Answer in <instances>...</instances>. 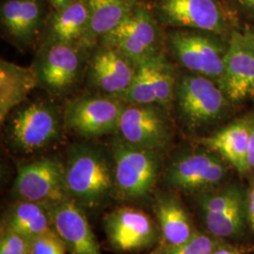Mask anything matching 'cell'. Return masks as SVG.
I'll return each instance as SVG.
<instances>
[{
  "mask_svg": "<svg viewBox=\"0 0 254 254\" xmlns=\"http://www.w3.org/2000/svg\"><path fill=\"white\" fill-rule=\"evenodd\" d=\"M213 254H241L238 253L236 250L230 248V247H226V246L221 245L218 250Z\"/></svg>",
  "mask_w": 254,
  "mask_h": 254,
  "instance_id": "32",
  "label": "cell"
},
{
  "mask_svg": "<svg viewBox=\"0 0 254 254\" xmlns=\"http://www.w3.org/2000/svg\"><path fill=\"white\" fill-rule=\"evenodd\" d=\"M227 100L219 84L209 77L190 73L177 79L173 103L190 128L206 127L218 121L225 113Z\"/></svg>",
  "mask_w": 254,
  "mask_h": 254,
  "instance_id": "3",
  "label": "cell"
},
{
  "mask_svg": "<svg viewBox=\"0 0 254 254\" xmlns=\"http://www.w3.org/2000/svg\"><path fill=\"white\" fill-rule=\"evenodd\" d=\"M43 11L38 0H8L1 8V22L11 42L26 49L36 42Z\"/></svg>",
  "mask_w": 254,
  "mask_h": 254,
  "instance_id": "18",
  "label": "cell"
},
{
  "mask_svg": "<svg viewBox=\"0 0 254 254\" xmlns=\"http://www.w3.org/2000/svg\"><path fill=\"white\" fill-rule=\"evenodd\" d=\"M72 0H51L53 6L57 9H64Z\"/></svg>",
  "mask_w": 254,
  "mask_h": 254,
  "instance_id": "33",
  "label": "cell"
},
{
  "mask_svg": "<svg viewBox=\"0 0 254 254\" xmlns=\"http://www.w3.org/2000/svg\"><path fill=\"white\" fill-rule=\"evenodd\" d=\"M246 210L248 222L254 231V184L246 195Z\"/></svg>",
  "mask_w": 254,
  "mask_h": 254,
  "instance_id": "30",
  "label": "cell"
},
{
  "mask_svg": "<svg viewBox=\"0 0 254 254\" xmlns=\"http://www.w3.org/2000/svg\"><path fill=\"white\" fill-rule=\"evenodd\" d=\"M169 46L183 67L192 73L209 77L221 84L227 47L214 38L189 31H176L169 37Z\"/></svg>",
  "mask_w": 254,
  "mask_h": 254,
  "instance_id": "9",
  "label": "cell"
},
{
  "mask_svg": "<svg viewBox=\"0 0 254 254\" xmlns=\"http://www.w3.org/2000/svg\"><path fill=\"white\" fill-rule=\"evenodd\" d=\"M80 46L44 43L32 65L38 87L55 96L64 95L77 83L83 70L84 58Z\"/></svg>",
  "mask_w": 254,
  "mask_h": 254,
  "instance_id": "5",
  "label": "cell"
},
{
  "mask_svg": "<svg viewBox=\"0 0 254 254\" xmlns=\"http://www.w3.org/2000/svg\"><path fill=\"white\" fill-rule=\"evenodd\" d=\"M243 2L245 3L247 6H249V7L254 9V0H243Z\"/></svg>",
  "mask_w": 254,
  "mask_h": 254,
  "instance_id": "34",
  "label": "cell"
},
{
  "mask_svg": "<svg viewBox=\"0 0 254 254\" xmlns=\"http://www.w3.org/2000/svg\"><path fill=\"white\" fill-rule=\"evenodd\" d=\"M155 211L168 245H181L196 234L189 215L178 200L163 198L157 202Z\"/></svg>",
  "mask_w": 254,
  "mask_h": 254,
  "instance_id": "23",
  "label": "cell"
},
{
  "mask_svg": "<svg viewBox=\"0 0 254 254\" xmlns=\"http://www.w3.org/2000/svg\"><path fill=\"white\" fill-rule=\"evenodd\" d=\"M86 2L90 20L82 44L85 49L100 42L136 8L135 0H86Z\"/></svg>",
  "mask_w": 254,
  "mask_h": 254,
  "instance_id": "21",
  "label": "cell"
},
{
  "mask_svg": "<svg viewBox=\"0 0 254 254\" xmlns=\"http://www.w3.org/2000/svg\"><path fill=\"white\" fill-rule=\"evenodd\" d=\"M66 250L61 236L50 230L30 239L28 254H65Z\"/></svg>",
  "mask_w": 254,
  "mask_h": 254,
  "instance_id": "28",
  "label": "cell"
},
{
  "mask_svg": "<svg viewBox=\"0 0 254 254\" xmlns=\"http://www.w3.org/2000/svg\"><path fill=\"white\" fill-rule=\"evenodd\" d=\"M126 105L125 101L107 95L72 101L64 111L65 126L84 137L116 132Z\"/></svg>",
  "mask_w": 254,
  "mask_h": 254,
  "instance_id": "8",
  "label": "cell"
},
{
  "mask_svg": "<svg viewBox=\"0 0 254 254\" xmlns=\"http://www.w3.org/2000/svg\"><path fill=\"white\" fill-rule=\"evenodd\" d=\"M30 239L6 227L0 240V254H28Z\"/></svg>",
  "mask_w": 254,
  "mask_h": 254,
  "instance_id": "29",
  "label": "cell"
},
{
  "mask_svg": "<svg viewBox=\"0 0 254 254\" xmlns=\"http://www.w3.org/2000/svg\"><path fill=\"white\" fill-rule=\"evenodd\" d=\"M248 34H249V35H250V37H251V38H252V39H253V40H254V31H252V32H249Z\"/></svg>",
  "mask_w": 254,
  "mask_h": 254,
  "instance_id": "35",
  "label": "cell"
},
{
  "mask_svg": "<svg viewBox=\"0 0 254 254\" xmlns=\"http://www.w3.org/2000/svg\"><path fill=\"white\" fill-rule=\"evenodd\" d=\"M51 224L50 213L44 204L25 200L11 209L7 227L31 239L52 230Z\"/></svg>",
  "mask_w": 254,
  "mask_h": 254,
  "instance_id": "24",
  "label": "cell"
},
{
  "mask_svg": "<svg viewBox=\"0 0 254 254\" xmlns=\"http://www.w3.org/2000/svg\"><path fill=\"white\" fill-rule=\"evenodd\" d=\"M136 72V64L112 46L101 45L89 62V81L102 95L124 100Z\"/></svg>",
  "mask_w": 254,
  "mask_h": 254,
  "instance_id": "12",
  "label": "cell"
},
{
  "mask_svg": "<svg viewBox=\"0 0 254 254\" xmlns=\"http://www.w3.org/2000/svg\"><path fill=\"white\" fill-rule=\"evenodd\" d=\"M105 227L110 243L123 252L145 248L153 244L156 237L153 220L134 207H123L110 213Z\"/></svg>",
  "mask_w": 254,
  "mask_h": 254,
  "instance_id": "15",
  "label": "cell"
},
{
  "mask_svg": "<svg viewBox=\"0 0 254 254\" xmlns=\"http://www.w3.org/2000/svg\"><path fill=\"white\" fill-rule=\"evenodd\" d=\"M89 20L90 12L86 0H72L64 9L57 10L45 43L82 46L88 31Z\"/></svg>",
  "mask_w": 254,
  "mask_h": 254,
  "instance_id": "22",
  "label": "cell"
},
{
  "mask_svg": "<svg viewBox=\"0 0 254 254\" xmlns=\"http://www.w3.org/2000/svg\"><path fill=\"white\" fill-rule=\"evenodd\" d=\"M245 198L246 195L240 188L230 186L226 189L217 191L216 193L201 197L200 199V208L203 214L219 213Z\"/></svg>",
  "mask_w": 254,
  "mask_h": 254,
  "instance_id": "26",
  "label": "cell"
},
{
  "mask_svg": "<svg viewBox=\"0 0 254 254\" xmlns=\"http://www.w3.org/2000/svg\"><path fill=\"white\" fill-rule=\"evenodd\" d=\"M226 175L227 167L223 158L210 151L181 156L170 167L167 179L182 190L200 191L218 186Z\"/></svg>",
  "mask_w": 254,
  "mask_h": 254,
  "instance_id": "13",
  "label": "cell"
},
{
  "mask_svg": "<svg viewBox=\"0 0 254 254\" xmlns=\"http://www.w3.org/2000/svg\"><path fill=\"white\" fill-rule=\"evenodd\" d=\"M177 78L173 66L160 51L136 64L134 79L124 101L168 109L174 100Z\"/></svg>",
  "mask_w": 254,
  "mask_h": 254,
  "instance_id": "6",
  "label": "cell"
},
{
  "mask_svg": "<svg viewBox=\"0 0 254 254\" xmlns=\"http://www.w3.org/2000/svg\"><path fill=\"white\" fill-rule=\"evenodd\" d=\"M206 227L218 238H234L240 236L247 219L246 198L219 213L203 214Z\"/></svg>",
  "mask_w": 254,
  "mask_h": 254,
  "instance_id": "25",
  "label": "cell"
},
{
  "mask_svg": "<svg viewBox=\"0 0 254 254\" xmlns=\"http://www.w3.org/2000/svg\"><path fill=\"white\" fill-rule=\"evenodd\" d=\"M9 143L25 154H32L60 139L64 114L50 101H25L6 119Z\"/></svg>",
  "mask_w": 254,
  "mask_h": 254,
  "instance_id": "1",
  "label": "cell"
},
{
  "mask_svg": "<svg viewBox=\"0 0 254 254\" xmlns=\"http://www.w3.org/2000/svg\"><path fill=\"white\" fill-rule=\"evenodd\" d=\"M19 198L50 206L69 199L65 186V167L52 157H43L22 165L14 182Z\"/></svg>",
  "mask_w": 254,
  "mask_h": 254,
  "instance_id": "7",
  "label": "cell"
},
{
  "mask_svg": "<svg viewBox=\"0 0 254 254\" xmlns=\"http://www.w3.org/2000/svg\"><path fill=\"white\" fill-rule=\"evenodd\" d=\"M112 46L137 64L160 52V35L153 16L146 9L135 8L126 19L100 41Z\"/></svg>",
  "mask_w": 254,
  "mask_h": 254,
  "instance_id": "11",
  "label": "cell"
},
{
  "mask_svg": "<svg viewBox=\"0 0 254 254\" xmlns=\"http://www.w3.org/2000/svg\"><path fill=\"white\" fill-rule=\"evenodd\" d=\"M130 145L159 153L170 140V126L165 109L154 105L128 104L116 131Z\"/></svg>",
  "mask_w": 254,
  "mask_h": 254,
  "instance_id": "10",
  "label": "cell"
},
{
  "mask_svg": "<svg viewBox=\"0 0 254 254\" xmlns=\"http://www.w3.org/2000/svg\"><path fill=\"white\" fill-rule=\"evenodd\" d=\"M159 153L130 145L117 138L112 146L114 185L126 198L147 196L159 172Z\"/></svg>",
  "mask_w": 254,
  "mask_h": 254,
  "instance_id": "4",
  "label": "cell"
},
{
  "mask_svg": "<svg viewBox=\"0 0 254 254\" xmlns=\"http://www.w3.org/2000/svg\"><path fill=\"white\" fill-rule=\"evenodd\" d=\"M159 9L164 19L177 27L204 32H221L224 29L215 0H162Z\"/></svg>",
  "mask_w": 254,
  "mask_h": 254,
  "instance_id": "17",
  "label": "cell"
},
{
  "mask_svg": "<svg viewBox=\"0 0 254 254\" xmlns=\"http://www.w3.org/2000/svg\"><path fill=\"white\" fill-rule=\"evenodd\" d=\"M114 185V171L100 150L78 145L71 151L65 166V186L69 196L88 205L104 200Z\"/></svg>",
  "mask_w": 254,
  "mask_h": 254,
  "instance_id": "2",
  "label": "cell"
},
{
  "mask_svg": "<svg viewBox=\"0 0 254 254\" xmlns=\"http://www.w3.org/2000/svg\"><path fill=\"white\" fill-rule=\"evenodd\" d=\"M38 87L33 66H20L8 61L0 62V122L3 125L10 112Z\"/></svg>",
  "mask_w": 254,
  "mask_h": 254,
  "instance_id": "19",
  "label": "cell"
},
{
  "mask_svg": "<svg viewBox=\"0 0 254 254\" xmlns=\"http://www.w3.org/2000/svg\"><path fill=\"white\" fill-rule=\"evenodd\" d=\"M220 87L233 102L254 94V41L248 33L235 32L231 37Z\"/></svg>",
  "mask_w": 254,
  "mask_h": 254,
  "instance_id": "14",
  "label": "cell"
},
{
  "mask_svg": "<svg viewBox=\"0 0 254 254\" xmlns=\"http://www.w3.org/2000/svg\"><path fill=\"white\" fill-rule=\"evenodd\" d=\"M248 161H249L250 170L254 171V120L250 121V140H249Z\"/></svg>",
  "mask_w": 254,
  "mask_h": 254,
  "instance_id": "31",
  "label": "cell"
},
{
  "mask_svg": "<svg viewBox=\"0 0 254 254\" xmlns=\"http://www.w3.org/2000/svg\"><path fill=\"white\" fill-rule=\"evenodd\" d=\"M216 236L196 233L187 242L178 246H168L158 254H213L223 245Z\"/></svg>",
  "mask_w": 254,
  "mask_h": 254,
  "instance_id": "27",
  "label": "cell"
},
{
  "mask_svg": "<svg viewBox=\"0 0 254 254\" xmlns=\"http://www.w3.org/2000/svg\"><path fill=\"white\" fill-rule=\"evenodd\" d=\"M55 231L71 254H102L96 237L81 209L72 199L50 206Z\"/></svg>",
  "mask_w": 254,
  "mask_h": 254,
  "instance_id": "16",
  "label": "cell"
},
{
  "mask_svg": "<svg viewBox=\"0 0 254 254\" xmlns=\"http://www.w3.org/2000/svg\"><path fill=\"white\" fill-rule=\"evenodd\" d=\"M250 140V121H237L220 129L212 136L201 139V143L239 173L250 171L248 161Z\"/></svg>",
  "mask_w": 254,
  "mask_h": 254,
  "instance_id": "20",
  "label": "cell"
}]
</instances>
